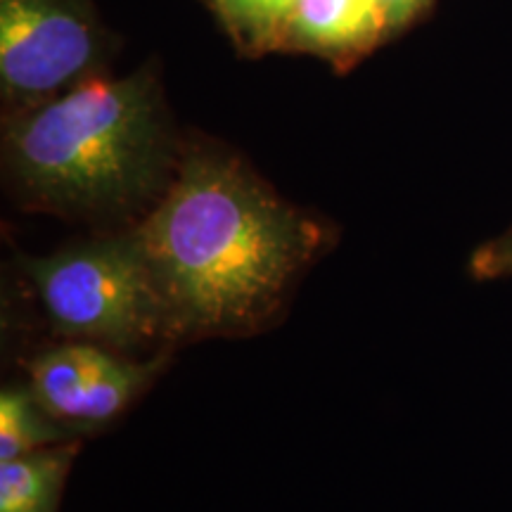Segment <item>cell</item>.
Here are the masks:
<instances>
[{
    "label": "cell",
    "instance_id": "1",
    "mask_svg": "<svg viewBox=\"0 0 512 512\" xmlns=\"http://www.w3.org/2000/svg\"><path fill=\"white\" fill-rule=\"evenodd\" d=\"M131 233L176 342L261 330L330 242L323 223L216 145L185 147L174 183Z\"/></svg>",
    "mask_w": 512,
    "mask_h": 512
},
{
    "label": "cell",
    "instance_id": "2",
    "mask_svg": "<svg viewBox=\"0 0 512 512\" xmlns=\"http://www.w3.org/2000/svg\"><path fill=\"white\" fill-rule=\"evenodd\" d=\"M183 150L155 74L88 79L5 119L3 162L27 209L131 228L174 183Z\"/></svg>",
    "mask_w": 512,
    "mask_h": 512
},
{
    "label": "cell",
    "instance_id": "3",
    "mask_svg": "<svg viewBox=\"0 0 512 512\" xmlns=\"http://www.w3.org/2000/svg\"><path fill=\"white\" fill-rule=\"evenodd\" d=\"M46 316L64 337L138 356L176 342L162 294L131 228L24 259Z\"/></svg>",
    "mask_w": 512,
    "mask_h": 512
},
{
    "label": "cell",
    "instance_id": "4",
    "mask_svg": "<svg viewBox=\"0 0 512 512\" xmlns=\"http://www.w3.org/2000/svg\"><path fill=\"white\" fill-rule=\"evenodd\" d=\"M105 46L88 0H0V88L12 110L95 79Z\"/></svg>",
    "mask_w": 512,
    "mask_h": 512
},
{
    "label": "cell",
    "instance_id": "5",
    "mask_svg": "<svg viewBox=\"0 0 512 512\" xmlns=\"http://www.w3.org/2000/svg\"><path fill=\"white\" fill-rule=\"evenodd\" d=\"M169 356L126 358L93 342H74L38 354L29 366V389L57 422L86 430L126 411L162 373Z\"/></svg>",
    "mask_w": 512,
    "mask_h": 512
},
{
    "label": "cell",
    "instance_id": "6",
    "mask_svg": "<svg viewBox=\"0 0 512 512\" xmlns=\"http://www.w3.org/2000/svg\"><path fill=\"white\" fill-rule=\"evenodd\" d=\"M389 36L382 0H297L280 48L351 60Z\"/></svg>",
    "mask_w": 512,
    "mask_h": 512
},
{
    "label": "cell",
    "instance_id": "7",
    "mask_svg": "<svg viewBox=\"0 0 512 512\" xmlns=\"http://www.w3.org/2000/svg\"><path fill=\"white\" fill-rule=\"evenodd\" d=\"M79 441H64L0 463V512H57Z\"/></svg>",
    "mask_w": 512,
    "mask_h": 512
},
{
    "label": "cell",
    "instance_id": "8",
    "mask_svg": "<svg viewBox=\"0 0 512 512\" xmlns=\"http://www.w3.org/2000/svg\"><path fill=\"white\" fill-rule=\"evenodd\" d=\"M72 427L57 422L43 411L31 389L5 387L0 396V463L53 446L57 441H72Z\"/></svg>",
    "mask_w": 512,
    "mask_h": 512
},
{
    "label": "cell",
    "instance_id": "9",
    "mask_svg": "<svg viewBox=\"0 0 512 512\" xmlns=\"http://www.w3.org/2000/svg\"><path fill=\"white\" fill-rule=\"evenodd\" d=\"M216 10L242 46L280 48L285 24L297 0H214Z\"/></svg>",
    "mask_w": 512,
    "mask_h": 512
},
{
    "label": "cell",
    "instance_id": "10",
    "mask_svg": "<svg viewBox=\"0 0 512 512\" xmlns=\"http://www.w3.org/2000/svg\"><path fill=\"white\" fill-rule=\"evenodd\" d=\"M472 268L482 278H512V228L479 249Z\"/></svg>",
    "mask_w": 512,
    "mask_h": 512
},
{
    "label": "cell",
    "instance_id": "11",
    "mask_svg": "<svg viewBox=\"0 0 512 512\" xmlns=\"http://www.w3.org/2000/svg\"><path fill=\"white\" fill-rule=\"evenodd\" d=\"M427 3H430V0H382L384 15H387V22H389V31L406 27L411 19L420 15Z\"/></svg>",
    "mask_w": 512,
    "mask_h": 512
}]
</instances>
